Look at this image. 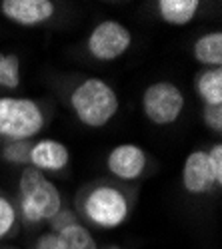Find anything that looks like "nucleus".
I'll use <instances>...</instances> for the list:
<instances>
[{"label": "nucleus", "mask_w": 222, "mask_h": 249, "mask_svg": "<svg viewBox=\"0 0 222 249\" xmlns=\"http://www.w3.org/2000/svg\"><path fill=\"white\" fill-rule=\"evenodd\" d=\"M54 233L58 235V249H98L94 235L82 223H72Z\"/></svg>", "instance_id": "obj_14"}, {"label": "nucleus", "mask_w": 222, "mask_h": 249, "mask_svg": "<svg viewBox=\"0 0 222 249\" xmlns=\"http://www.w3.org/2000/svg\"><path fill=\"white\" fill-rule=\"evenodd\" d=\"M200 10L198 0H158L156 14L168 26H186Z\"/></svg>", "instance_id": "obj_11"}, {"label": "nucleus", "mask_w": 222, "mask_h": 249, "mask_svg": "<svg viewBox=\"0 0 222 249\" xmlns=\"http://www.w3.org/2000/svg\"><path fill=\"white\" fill-rule=\"evenodd\" d=\"M192 56L204 68H222V32H204L192 44Z\"/></svg>", "instance_id": "obj_12"}, {"label": "nucleus", "mask_w": 222, "mask_h": 249, "mask_svg": "<svg viewBox=\"0 0 222 249\" xmlns=\"http://www.w3.org/2000/svg\"><path fill=\"white\" fill-rule=\"evenodd\" d=\"M32 142H6L2 148V158L12 165H26L28 168V154Z\"/></svg>", "instance_id": "obj_17"}, {"label": "nucleus", "mask_w": 222, "mask_h": 249, "mask_svg": "<svg viewBox=\"0 0 222 249\" xmlns=\"http://www.w3.org/2000/svg\"><path fill=\"white\" fill-rule=\"evenodd\" d=\"M18 225V212H16V205L14 201L0 194V239L8 237Z\"/></svg>", "instance_id": "obj_16"}, {"label": "nucleus", "mask_w": 222, "mask_h": 249, "mask_svg": "<svg viewBox=\"0 0 222 249\" xmlns=\"http://www.w3.org/2000/svg\"><path fill=\"white\" fill-rule=\"evenodd\" d=\"M22 82L20 58L12 52H0V88L16 90Z\"/></svg>", "instance_id": "obj_15"}, {"label": "nucleus", "mask_w": 222, "mask_h": 249, "mask_svg": "<svg viewBox=\"0 0 222 249\" xmlns=\"http://www.w3.org/2000/svg\"><path fill=\"white\" fill-rule=\"evenodd\" d=\"M108 249H120V247H108Z\"/></svg>", "instance_id": "obj_22"}, {"label": "nucleus", "mask_w": 222, "mask_h": 249, "mask_svg": "<svg viewBox=\"0 0 222 249\" xmlns=\"http://www.w3.org/2000/svg\"><path fill=\"white\" fill-rule=\"evenodd\" d=\"M72 223H78V219H76V213L72 212V210H60L54 217H52V221H50V231H60V230H64V227H68V225H72Z\"/></svg>", "instance_id": "obj_20"}, {"label": "nucleus", "mask_w": 222, "mask_h": 249, "mask_svg": "<svg viewBox=\"0 0 222 249\" xmlns=\"http://www.w3.org/2000/svg\"><path fill=\"white\" fill-rule=\"evenodd\" d=\"M46 126L42 106L24 96H0V138L6 142H30Z\"/></svg>", "instance_id": "obj_4"}, {"label": "nucleus", "mask_w": 222, "mask_h": 249, "mask_svg": "<svg viewBox=\"0 0 222 249\" xmlns=\"http://www.w3.org/2000/svg\"><path fill=\"white\" fill-rule=\"evenodd\" d=\"M148 156L136 143H118L106 156L108 172L122 181H134L146 172Z\"/></svg>", "instance_id": "obj_8"}, {"label": "nucleus", "mask_w": 222, "mask_h": 249, "mask_svg": "<svg viewBox=\"0 0 222 249\" xmlns=\"http://www.w3.org/2000/svg\"><path fill=\"white\" fill-rule=\"evenodd\" d=\"M120 108L116 90L102 78H84L70 92V110L86 128L98 130L114 120Z\"/></svg>", "instance_id": "obj_2"}, {"label": "nucleus", "mask_w": 222, "mask_h": 249, "mask_svg": "<svg viewBox=\"0 0 222 249\" xmlns=\"http://www.w3.org/2000/svg\"><path fill=\"white\" fill-rule=\"evenodd\" d=\"M202 120H204V126L210 132L220 134L222 132V106H204Z\"/></svg>", "instance_id": "obj_18"}, {"label": "nucleus", "mask_w": 222, "mask_h": 249, "mask_svg": "<svg viewBox=\"0 0 222 249\" xmlns=\"http://www.w3.org/2000/svg\"><path fill=\"white\" fill-rule=\"evenodd\" d=\"M60 210H62V196L46 174L30 165L24 168L18 181V217L26 225H40L52 221Z\"/></svg>", "instance_id": "obj_1"}, {"label": "nucleus", "mask_w": 222, "mask_h": 249, "mask_svg": "<svg viewBox=\"0 0 222 249\" xmlns=\"http://www.w3.org/2000/svg\"><path fill=\"white\" fill-rule=\"evenodd\" d=\"M184 94L172 82H154L142 94V114L154 126H170L184 110Z\"/></svg>", "instance_id": "obj_5"}, {"label": "nucleus", "mask_w": 222, "mask_h": 249, "mask_svg": "<svg viewBox=\"0 0 222 249\" xmlns=\"http://www.w3.org/2000/svg\"><path fill=\"white\" fill-rule=\"evenodd\" d=\"M130 46L132 32L122 22L110 18L98 22L86 38V50L98 62H114L122 58Z\"/></svg>", "instance_id": "obj_6"}, {"label": "nucleus", "mask_w": 222, "mask_h": 249, "mask_svg": "<svg viewBox=\"0 0 222 249\" xmlns=\"http://www.w3.org/2000/svg\"><path fill=\"white\" fill-rule=\"evenodd\" d=\"M182 188L190 196H206L218 188L208 161V150H194L186 156L182 165Z\"/></svg>", "instance_id": "obj_9"}, {"label": "nucleus", "mask_w": 222, "mask_h": 249, "mask_svg": "<svg viewBox=\"0 0 222 249\" xmlns=\"http://www.w3.org/2000/svg\"><path fill=\"white\" fill-rule=\"evenodd\" d=\"M78 207L82 217L98 230H116L124 225L130 215L128 196L112 183H94L80 194Z\"/></svg>", "instance_id": "obj_3"}, {"label": "nucleus", "mask_w": 222, "mask_h": 249, "mask_svg": "<svg viewBox=\"0 0 222 249\" xmlns=\"http://www.w3.org/2000/svg\"><path fill=\"white\" fill-rule=\"evenodd\" d=\"M70 163V150L62 142L52 138H40L32 142L30 154H28V165L42 174H54L62 172Z\"/></svg>", "instance_id": "obj_10"}, {"label": "nucleus", "mask_w": 222, "mask_h": 249, "mask_svg": "<svg viewBox=\"0 0 222 249\" xmlns=\"http://www.w3.org/2000/svg\"><path fill=\"white\" fill-rule=\"evenodd\" d=\"M34 249H58V235L54 231H46L36 239Z\"/></svg>", "instance_id": "obj_21"}, {"label": "nucleus", "mask_w": 222, "mask_h": 249, "mask_svg": "<svg viewBox=\"0 0 222 249\" xmlns=\"http://www.w3.org/2000/svg\"><path fill=\"white\" fill-rule=\"evenodd\" d=\"M208 161H210V168H212L216 185L220 188V185H222V143L220 142H216L214 146L208 150Z\"/></svg>", "instance_id": "obj_19"}, {"label": "nucleus", "mask_w": 222, "mask_h": 249, "mask_svg": "<svg viewBox=\"0 0 222 249\" xmlns=\"http://www.w3.org/2000/svg\"><path fill=\"white\" fill-rule=\"evenodd\" d=\"M196 94L204 106H222V68H206L196 76Z\"/></svg>", "instance_id": "obj_13"}, {"label": "nucleus", "mask_w": 222, "mask_h": 249, "mask_svg": "<svg viewBox=\"0 0 222 249\" xmlns=\"http://www.w3.org/2000/svg\"><path fill=\"white\" fill-rule=\"evenodd\" d=\"M0 12L16 26L34 28L42 26L54 16L56 4L52 0H4Z\"/></svg>", "instance_id": "obj_7"}]
</instances>
